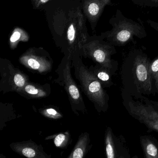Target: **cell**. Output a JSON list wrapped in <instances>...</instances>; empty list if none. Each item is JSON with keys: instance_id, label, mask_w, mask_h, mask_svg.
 I'll return each instance as SVG.
<instances>
[{"instance_id": "cell-1", "label": "cell", "mask_w": 158, "mask_h": 158, "mask_svg": "<svg viewBox=\"0 0 158 158\" xmlns=\"http://www.w3.org/2000/svg\"><path fill=\"white\" fill-rule=\"evenodd\" d=\"M43 10L56 46L64 55H81L89 35L80 0H52Z\"/></svg>"}, {"instance_id": "cell-2", "label": "cell", "mask_w": 158, "mask_h": 158, "mask_svg": "<svg viewBox=\"0 0 158 158\" xmlns=\"http://www.w3.org/2000/svg\"><path fill=\"white\" fill-rule=\"evenodd\" d=\"M150 62L147 54L139 49L129 52L123 62L120 72L123 88L134 98L155 95L153 80L149 71Z\"/></svg>"}, {"instance_id": "cell-3", "label": "cell", "mask_w": 158, "mask_h": 158, "mask_svg": "<svg viewBox=\"0 0 158 158\" xmlns=\"http://www.w3.org/2000/svg\"><path fill=\"white\" fill-rule=\"evenodd\" d=\"M82 57L78 53L72 59L76 78L79 81L82 92L94 104L98 113L106 112L109 109L110 96L98 78L84 63Z\"/></svg>"}, {"instance_id": "cell-4", "label": "cell", "mask_w": 158, "mask_h": 158, "mask_svg": "<svg viewBox=\"0 0 158 158\" xmlns=\"http://www.w3.org/2000/svg\"><path fill=\"white\" fill-rule=\"evenodd\" d=\"M109 23L112 27L111 30L102 33L101 35L115 47L126 46L133 40L134 37L140 39L147 37V32L142 25L127 18L118 9Z\"/></svg>"}, {"instance_id": "cell-5", "label": "cell", "mask_w": 158, "mask_h": 158, "mask_svg": "<svg viewBox=\"0 0 158 158\" xmlns=\"http://www.w3.org/2000/svg\"><path fill=\"white\" fill-rule=\"evenodd\" d=\"M121 96L123 105L130 116L143 124L149 131L158 133V107L145 96L139 99L134 98L123 88Z\"/></svg>"}, {"instance_id": "cell-6", "label": "cell", "mask_w": 158, "mask_h": 158, "mask_svg": "<svg viewBox=\"0 0 158 158\" xmlns=\"http://www.w3.org/2000/svg\"><path fill=\"white\" fill-rule=\"evenodd\" d=\"M115 46L100 35L89 36L82 48L81 56L89 58L96 64L108 69L114 75L118 69L117 61L111 59L116 54Z\"/></svg>"}, {"instance_id": "cell-7", "label": "cell", "mask_w": 158, "mask_h": 158, "mask_svg": "<svg viewBox=\"0 0 158 158\" xmlns=\"http://www.w3.org/2000/svg\"><path fill=\"white\" fill-rule=\"evenodd\" d=\"M72 58L64 55L55 72L58 76L54 82L63 87L66 91L73 112L79 116L80 113L85 114L87 109L83 99L82 93L77 84L73 78L71 73Z\"/></svg>"}, {"instance_id": "cell-8", "label": "cell", "mask_w": 158, "mask_h": 158, "mask_svg": "<svg viewBox=\"0 0 158 158\" xmlns=\"http://www.w3.org/2000/svg\"><path fill=\"white\" fill-rule=\"evenodd\" d=\"M0 92L3 94L16 92L30 81L27 75L5 58H0Z\"/></svg>"}, {"instance_id": "cell-9", "label": "cell", "mask_w": 158, "mask_h": 158, "mask_svg": "<svg viewBox=\"0 0 158 158\" xmlns=\"http://www.w3.org/2000/svg\"><path fill=\"white\" fill-rule=\"evenodd\" d=\"M19 62L33 73L47 74L51 72L53 61L49 53L42 48H31L21 55Z\"/></svg>"}, {"instance_id": "cell-10", "label": "cell", "mask_w": 158, "mask_h": 158, "mask_svg": "<svg viewBox=\"0 0 158 158\" xmlns=\"http://www.w3.org/2000/svg\"><path fill=\"white\" fill-rule=\"evenodd\" d=\"M105 155L107 158H130V151L124 137L114 135L108 127L104 135Z\"/></svg>"}, {"instance_id": "cell-11", "label": "cell", "mask_w": 158, "mask_h": 158, "mask_svg": "<svg viewBox=\"0 0 158 158\" xmlns=\"http://www.w3.org/2000/svg\"><path fill=\"white\" fill-rule=\"evenodd\" d=\"M84 15L94 31L104 8L112 5L111 0H80Z\"/></svg>"}, {"instance_id": "cell-12", "label": "cell", "mask_w": 158, "mask_h": 158, "mask_svg": "<svg viewBox=\"0 0 158 158\" xmlns=\"http://www.w3.org/2000/svg\"><path fill=\"white\" fill-rule=\"evenodd\" d=\"M10 148L21 156L28 158H51L52 156L46 153L41 144H38L30 140L12 142Z\"/></svg>"}, {"instance_id": "cell-13", "label": "cell", "mask_w": 158, "mask_h": 158, "mask_svg": "<svg viewBox=\"0 0 158 158\" xmlns=\"http://www.w3.org/2000/svg\"><path fill=\"white\" fill-rule=\"evenodd\" d=\"M16 92L27 99H41L50 95L51 87L49 84L41 85L29 81Z\"/></svg>"}, {"instance_id": "cell-14", "label": "cell", "mask_w": 158, "mask_h": 158, "mask_svg": "<svg viewBox=\"0 0 158 158\" xmlns=\"http://www.w3.org/2000/svg\"><path fill=\"white\" fill-rule=\"evenodd\" d=\"M90 135L87 132L81 133L76 144L67 158H84L92 148Z\"/></svg>"}, {"instance_id": "cell-15", "label": "cell", "mask_w": 158, "mask_h": 158, "mask_svg": "<svg viewBox=\"0 0 158 158\" xmlns=\"http://www.w3.org/2000/svg\"><path fill=\"white\" fill-rule=\"evenodd\" d=\"M140 145L146 158H158V141L152 135L140 136Z\"/></svg>"}, {"instance_id": "cell-16", "label": "cell", "mask_w": 158, "mask_h": 158, "mask_svg": "<svg viewBox=\"0 0 158 158\" xmlns=\"http://www.w3.org/2000/svg\"><path fill=\"white\" fill-rule=\"evenodd\" d=\"M89 69L100 81L103 88H109L113 85V75L109 70L98 64L91 65Z\"/></svg>"}, {"instance_id": "cell-17", "label": "cell", "mask_w": 158, "mask_h": 158, "mask_svg": "<svg viewBox=\"0 0 158 158\" xmlns=\"http://www.w3.org/2000/svg\"><path fill=\"white\" fill-rule=\"evenodd\" d=\"M46 140H53L55 146L60 149H66L70 144H72L73 139L71 133L69 131L61 132L47 136Z\"/></svg>"}, {"instance_id": "cell-18", "label": "cell", "mask_w": 158, "mask_h": 158, "mask_svg": "<svg viewBox=\"0 0 158 158\" xmlns=\"http://www.w3.org/2000/svg\"><path fill=\"white\" fill-rule=\"evenodd\" d=\"M29 36L26 32L17 27L14 30L10 39V46L11 48L14 49L17 47L20 42H27Z\"/></svg>"}, {"instance_id": "cell-19", "label": "cell", "mask_w": 158, "mask_h": 158, "mask_svg": "<svg viewBox=\"0 0 158 158\" xmlns=\"http://www.w3.org/2000/svg\"><path fill=\"white\" fill-rule=\"evenodd\" d=\"M14 110L11 104L1 103V111L6 114L1 113V130L6 125V122L15 119L16 116Z\"/></svg>"}, {"instance_id": "cell-20", "label": "cell", "mask_w": 158, "mask_h": 158, "mask_svg": "<svg viewBox=\"0 0 158 158\" xmlns=\"http://www.w3.org/2000/svg\"><path fill=\"white\" fill-rule=\"evenodd\" d=\"M39 112L44 117L49 119H60L63 118V115L60 111L52 107H43L39 110Z\"/></svg>"}, {"instance_id": "cell-21", "label": "cell", "mask_w": 158, "mask_h": 158, "mask_svg": "<svg viewBox=\"0 0 158 158\" xmlns=\"http://www.w3.org/2000/svg\"><path fill=\"white\" fill-rule=\"evenodd\" d=\"M131 1L140 7L158 8V0H131Z\"/></svg>"}, {"instance_id": "cell-22", "label": "cell", "mask_w": 158, "mask_h": 158, "mask_svg": "<svg viewBox=\"0 0 158 158\" xmlns=\"http://www.w3.org/2000/svg\"><path fill=\"white\" fill-rule=\"evenodd\" d=\"M149 71L152 80L158 76V56L151 61L149 66Z\"/></svg>"}, {"instance_id": "cell-23", "label": "cell", "mask_w": 158, "mask_h": 158, "mask_svg": "<svg viewBox=\"0 0 158 158\" xmlns=\"http://www.w3.org/2000/svg\"><path fill=\"white\" fill-rule=\"evenodd\" d=\"M52 0H31L33 9L42 10Z\"/></svg>"}, {"instance_id": "cell-24", "label": "cell", "mask_w": 158, "mask_h": 158, "mask_svg": "<svg viewBox=\"0 0 158 158\" xmlns=\"http://www.w3.org/2000/svg\"><path fill=\"white\" fill-rule=\"evenodd\" d=\"M147 22L152 28H153V29L158 32V23L152 21L150 19L147 20Z\"/></svg>"}, {"instance_id": "cell-25", "label": "cell", "mask_w": 158, "mask_h": 158, "mask_svg": "<svg viewBox=\"0 0 158 158\" xmlns=\"http://www.w3.org/2000/svg\"><path fill=\"white\" fill-rule=\"evenodd\" d=\"M154 90L155 93H158V76L154 79Z\"/></svg>"}, {"instance_id": "cell-26", "label": "cell", "mask_w": 158, "mask_h": 158, "mask_svg": "<svg viewBox=\"0 0 158 158\" xmlns=\"http://www.w3.org/2000/svg\"><path fill=\"white\" fill-rule=\"evenodd\" d=\"M150 100L152 103H153V104H155L156 106L158 107V101H155L152 100Z\"/></svg>"}]
</instances>
